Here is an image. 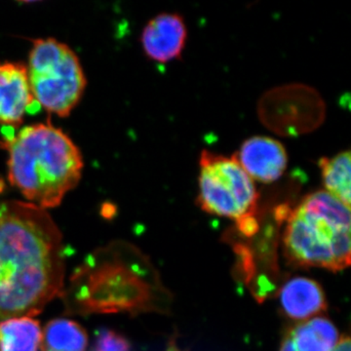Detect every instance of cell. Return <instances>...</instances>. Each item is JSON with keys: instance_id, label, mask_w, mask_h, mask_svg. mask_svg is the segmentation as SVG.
Returning a JSON list of instances; mask_svg holds the SVG:
<instances>
[{"instance_id": "1", "label": "cell", "mask_w": 351, "mask_h": 351, "mask_svg": "<svg viewBox=\"0 0 351 351\" xmlns=\"http://www.w3.org/2000/svg\"><path fill=\"white\" fill-rule=\"evenodd\" d=\"M63 237L45 209L0 201V322L32 317L64 291Z\"/></svg>"}, {"instance_id": "2", "label": "cell", "mask_w": 351, "mask_h": 351, "mask_svg": "<svg viewBox=\"0 0 351 351\" xmlns=\"http://www.w3.org/2000/svg\"><path fill=\"white\" fill-rule=\"evenodd\" d=\"M162 293L156 272L142 252L112 242L90 253L69 278L63 297L69 314L149 313Z\"/></svg>"}, {"instance_id": "3", "label": "cell", "mask_w": 351, "mask_h": 351, "mask_svg": "<svg viewBox=\"0 0 351 351\" xmlns=\"http://www.w3.org/2000/svg\"><path fill=\"white\" fill-rule=\"evenodd\" d=\"M4 147L8 152V178L13 186L36 206H59L82 179L80 149L51 123L25 126Z\"/></svg>"}, {"instance_id": "4", "label": "cell", "mask_w": 351, "mask_h": 351, "mask_svg": "<svg viewBox=\"0 0 351 351\" xmlns=\"http://www.w3.org/2000/svg\"><path fill=\"white\" fill-rule=\"evenodd\" d=\"M286 221L283 246L289 262L332 271L350 265V208L326 191L306 195Z\"/></svg>"}, {"instance_id": "5", "label": "cell", "mask_w": 351, "mask_h": 351, "mask_svg": "<svg viewBox=\"0 0 351 351\" xmlns=\"http://www.w3.org/2000/svg\"><path fill=\"white\" fill-rule=\"evenodd\" d=\"M27 71L34 101L60 117H69L86 87L80 59L57 39L32 41Z\"/></svg>"}, {"instance_id": "6", "label": "cell", "mask_w": 351, "mask_h": 351, "mask_svg": "<svg viewBox=\"0 0 351 351\" xmlns=\"http://www.w3.org/2000/svg\"><path fill=\"white\" fill-rule=\"evenodd\" d=\"M258 200L255 182L237 157L201 152L196 201L203 211L237 221L256 216Z\"/></svg>"}, {"instance_id": "7", "label": "cell", "mask_w": 351, "mask_h": 351, "mask_svg": "<svg viewBox=\"0 0 351 351\" xmlns=\"http://www.w3.org/2000/svg\"><path fill=\"white\" fill-rule=\"evenodd\" d=\"M324 113L319 95L304 85L271 90L260 105V117L265 126L286 136L313 130L322 122Z\"/></svg>"}, {"instance_id": "8", "label": "cell", "mask_w": 351, "mask_h": 351, "mask_svg": "<svg viewBox=\"0 0 351 351\" xmlns=\"http://www.w3.org/2000/svg\"><path fill=\"white\" fill-rule=\"evenodd\" d=\"M235 156L251 179L265 184L280 179L288 165L285 147L276 138L254 136L245 141Z\"/></svg>"}, {"instance_id": "9", "label": "cell", "mask_w": 351, "mask_h": 351, "mask_svg": "<svg viewBox=\"0 0 351 351\" xmlns=\"http://www.w3.org/2000/svg\"><path fill=\"white\" fill-rule=\"evenodd\" d=\"M186 38L188 29L180 14H159L147 23L143 31V49L149 59L168 63L181 56Z\"/></svg>"}, {"instance_id": "10", "label": "cell", "mask_w": 351, "mask_h": 351, "mask_svg": "<svg viewBox=\"0 0 351 351\" xmlns=\"http://www.w3.org/2000/svg\"><path fill=\"white\" fill-rule=\"evenodd\" d=\"M36 103L32 97L27 66L20 63H0V124L21 125L25 112Z\"/></svg>"}, {"instance_id": "11", "label": "cell", "mask_w": 351, "mask_h": 351, "mask_svg": "<svg viewBox=\"0 0 351 351\" xmlns=\"http://www.w3.org/2000/svg\"><path fill=\"white\" fill-rule=\"evenodd\" d=\"M279 300L283 313L293 320H306L327 307L323 289L306 277H295L284 284Z\"/></svg>"}, {"instance_id": "12", "label": "cell", "mask_w": 351, "mask_h": 351, "mask_svg": "<svg viewBox=\"0 0 351 351\" xmlns=\"http://www.w3.org/2000/svg\"><path fill=\"white\" fill-rule=\"evenodd\" d=\"M287 336L298 351H332L338 343L339 332L331 321L316 317L297 325Z\"/></svg>"}, {"instance_id": "13", "label": "cell", "mask_w": 351, "mask_h": 351, "mask_svg": "<svg viewBox=\"0 0 351 351\" xmlns=\"http://www.w3.org/2000/svg\"><path fill=\"white\" fill-rule=\"evenodd\" d=\"M40 345L43 351H85L87 332L75 321L58 318L44 328Z\"/></svg>"}, {"instance_id": "14", "label": "cell", "mask_w": 351, "mask_h": 351, "mask_svg": "<svg viewBox=\"0 0 351 351\" xmlns=\"http://www.w3.org/2000/svg\"><path fill=\"white\" fill-rule=\"evenodd\" d=\"M41 332L38 321L16 317L0 322V351H38Z\"/></svg>"}, {"instance_id": "15", "label": "cell", "mask_w": 351, "mask_h": 351, "mask_svg": "<svg viewBox=\"0 0 351 351\" xmlns=\"http://www.w3.org/2000/svg\"><path fill=\"white\" fill-rule=\"evenodd\" d=\"M350 152H339L319 160L321 177L327 193L350 208Z\"/></svg>"}, {"instance_id": "16", "label": "cell", "mask_w": 351, "mask_h": 351, "mask_svg": "<svg viewBox=\"0 0 351 351\" xmlns=\"http://www.w3.org/2000/svg\"><path fill=\"white\" fill-rule=\"evenodd\" d=\"M90 351H130V345L119 332L103 329L97 334L95 346Z\"/></svg>"}, {"instance_id": "17", "label": "cell", "mask_w": 351, "mask_h": 351, "mask_svg": "<svg viewBox=\"0 0 351 351\" xmlns=\"http://www.w3.org/2000/svg\"><path fill=\"white\" fill-rule=\"evenodd\" d=\"M350 337H343L338 343H337L336 348L332 351H351L350 350Z\"/></svg>"}, {"instance_id": "18", "label": "cell", "mask_w": 351, "mask_h": 351, "mask_svg": "<svg viewBox=\"0 0 351 351\" xmlns=\"http://www.w3.org/2000/svg\"><path fill=\"white\" fill-rule=\"evenodd\" d=\"M280 351H298L295 350V346L293 345L292 341L288 336L283 339L282 343H281Z\"/></svg>"}, {"instance_id": "19", "label": "cell", "mask_w": 351, "mask_h": 351, "mask_svg": "<svg viewBox=\"0 0 351 351\" xmlns=\"http://www.w3.org/2000/svg\"><path fill=\"white\" fill-rule=\"evenodd\" d=\"M166 351H181L179 350V348H177V346H176L174 345V343H171V345L169 346V348H167V350H166Z\"/></svg>"}]
</instances>
